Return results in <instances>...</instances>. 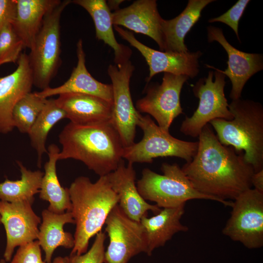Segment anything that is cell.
<instances>
[{"instance_id":"8992f818","label":"cell","mask_w":263,"mask_h":263,"mask_svg":"<svg viewBox=\"0 0 263 263\" xmlns=\"http://www.w3.org/2000/svg\"><path fill=\"white\" fill-rule=\"evenodd\" d=\"M72 0L61 1L48 12L30 49L28 56L34 85L43 90L56 74L61 64L60 18Z\"/></svg>"},{"instance_id":"f546056e","label":"cell","mask_w":263,"mask_h":263,"mask_svg":"<svg viewBox=\"0 0 263 263\" xmlns=\"http://www.w3.org/2000/svg\"><path fill=\"white\" fill-rule=\"evenodd\" d=\"M24 43L14 31L12 24L6 25L0 33V66L18 62Z\"/></svg>"},{"instance_id":"d6a6232c","label":"cell","mask_w":263,"mask_h":263,"mask_svg":"<svg viewBox=\"0 0 263 263\" xmlns=\"http://www.w3.org/2000/svg\"><path fill=\"white\" fill-rule=\"evenodd\" d=\"M10 263H46L42 259L38 241L19 246Z\"/></svg>"},{"instance_id":"f1b7e54d","label":"cell","mask_w":263,"mask_h":263,"mask_svg":"<svg viewBox=\"0 0 263 263\" xmlns=\"http://www.w3.org/2000/svg\"><path fill=\"white\" fill-rule=\"evenodd\" d=\"M30 92L24 96L14 107L12 118L14 128L19 132L28 133L41 112L46 99Z\"/></svg>"},{"instance_id":"1f68e13d","label":"cell","mask_w":263,"mask_h":263,"mask_svg":"<svg viewBox=\"0 0 263 263\" xmlns=\"http://www.w3.org/2000/svg\"><path fill=\"white\" fill-rule=\"evenodd\" d=\"M249 1V0H239L225 13L218 17L209 19L208 22H220L226 24L234 31L240 41L238 35L239 22Z\"/></svg>"},{"instance_id":"9c48e42d","label":"cell","mask_w":263,"mask_h":263,"mask_svg":"<svg viewBox=\"0 0 263 263\" xmlns=\"http://www.w3.org/2000/svg\"><path fill=\"white\" fill-rule=\"evenodd\" d=\"M232 202L230 216L222 233L248 249L263 246V193L248 189Z\"/></svg>"},{"instance_id":"8fae6325","label":"cell","mask_w":263,"mask_h":263,"mask_svg":"<svg viewBox=\"0 0 263 263\" xmlns=\"http://www.w3.org/2000/svg\"><path fill=\"white\" fill-rule=\"evenodd\" d=\"M134 70L130 60L120 66L111 64L108 68L113 87L111 122L124 147L134 143L140 113L133 105L130 89V79Z\"/></svg>"},{"instance_id":"30bf717a","label":"cell","mask_w":263,"mask_h":263,"mask_svg":"<svg viewBox=\"0 0 263 263\" xmlns=\"http://www.w3.org/2000/svg\"><path fill=\"white\" fill-rule=\"evenodd\" d=\"M105 224L109 244L105 252L104 263H128L134 256L146 253L142 225L129 218L118 204L109 213Z\"/></svg>"},{"instance_id":"277c9868","label":"cell","mask_w":263,"mask_h":263,"mask_svg":"<svg viewBox=\"0 0 263 263\" xmlns=\"http://www.w3.org/2000/svg\"><path fill=\"white\" fill-rule=\"evenodd\" d=\"M232 120L215 119L209 123L224 145L243 151L245 161L257 172L263 169V107L257 102L241 98L228 105Z\"/></svg>"},{"instance_id":"7a4b0ae2","label":"cell","mask_w":263,"mask_h":263,"mask_svg":"<svg viewBox=\"0 0 263 263\" xmlns=\"http://www.w3.org/2000/svg\"><path fill=\"white\" fill-rule=\"evenodd\" d=\"M62 146L58 160L73 159L100 176L115 170L123 159L124 146L111 121L66 125L58 135Z\"/></svg>"},{"instance_id":"44dd1931","label":"cell","mask_w":263,"mask_h":263,"mask_svg":"<svg viewBox=\"0 0 263 263\" xmlns=\"http://www.w3.org/2000/svg\"><path fill=\"white\" fill-rule=\"evenodd\" d=\"M185 205L164 208L153 216L148 217L146 215L141 219L140 222L144 231L147 255L151 256L155 249L164 246L176 233L188 230V227L181 222L185 213Z\"/></svg>"},{"instance_id":"5b68a950","label":"cell","mask_w":263,"mask_h":263,"mask_svg":"<svg viewBox=\"0 0 263 263\" xmlns=\"http://www.w3.org/2000/svg\"><path fill=\"white\" fill-rule=\"evenodd\" d=\"M161 169L163 174L148 168L142 171L136 186L146 201L155 202L160 208L177 207L193 199L209 200L222 204L219 199L197 190L177 164L163 163Z\"/></svg>"},{"instance_id":"2e32d148","label":"cell","mask_w":263,"mask_h":263,"mask_svg":"<svg viewBox=\"0 0 263 263\" xmlns=\"http://www.w3.org/2000/svg\"><path fill=\"white\" fill-rule=\"evenodd\" d=\"M17 63L14 71L0 77V133L12 131L13 109L24 96L31 92L34 85L28 55L22 53Z\"/></svg>"},{"instance_id":"484cf974","label":"cell","mask_w":263,"mask_h":263,"mask_svg":"<svg viewBox=\"0 0 263 263\" xmlns=\"http://www.w3.org/2000/svg\"><path fill=\"white\" fill-rule=\"evenodd\" d=\"M47 149L48 160L44 165V170L39 189V198L48 201V209L55 213L70 211L71 202L69 188L62 187L56 173V162L60 149L52 144Z\"/></svg>"},{"instance_id":"cb8c5ba5","label":"cell","mask_w":263,"mask_h":263,"mask_svg":"<svg viewBox=\"0 0 263 263\" xmlns=\"http://www.w3.org/2000/svg\"><path fill=\"white\" fill-rule=\"evenodd\" d=\"M72 2L84 8L92 17L96 38L113 49L115 65L120 66L129 61L132 52L129 47L119 43L113 31L112 13L104 0H74Z\"/></svg>"},{"instance_id":"ac0fdd59","label":"cell","mask_w":263,"mask_h":263,"mask_svg":"<svg viewBox=\"0 0 263 263\" xmlns=\"http://www.w3.org/2000/svg\"><path fill=\"white\" fill-rule=\"evenodd\" d=\"M113 25L123 26L136 33L148 36L163 50L161 31L163 19L155 0H137L130 6L112 13Z\"/></svg>"},{"instance_id":"e0dca14e","label":"cell","mask_w":263,"mask_h":263,"mask_svg":"<svg viewBox=\"0 0 263 263\" xmlns=\"http://www.w3.org/2000/svg\"><path fill=\"white\" fill-rule=\"evenodd\" d=\"M111 187L118 197V205L130 219L140 222L148 211L155 214L161 209L156 205L148 203L140 194L135 183L136 172L133 164L126 165L122 159L117 169L107 174Z\"/></svg>"},{"instance_id":"83f0119b","label":"cell","mask_w":263,"mask_h":263,"mask_svg":"<svg viewBox=\"0 0 263 263\" xmlns=\"http://www.w3.org/2000/svg\"><path fill=\"white\" fill-rule=\"evenodd\" d=\"M66 118L65 112L56 104L55 99H47L45 105L28 134L31 145L37 154V164L40 167L43 155L47 153L46 142L52 128L58 121Z\"/></svg>"},{"instance_id":"d4e9b609","label":"cell","mask_w":263,"mask_h":263,"mask_svg":"<svg viewBox=\"0 0 263 263\" xmlns=\"http://www.w3.org/2000/svg\"><path fill=\"white\" fill-rule=\"evenodd\" d=\"M42 222L39 227L38 241L45 253L46 263H51L55 250L59 246L73 248L74 237L63 229L65 224H75L71 211L57 214L44 209L42 212Z\"/></svg>"},{"instance_id":"ffe728a7","label":"cell","mask_w":263,"mask_h":263,"mask_svg":"<svg viewBox=\"0 0 263 263\" xmlns=\"http://www.w3.org/2000/svg\"><path fill=\"white\" fill-rule=\"evenodd\" d=\"M55 101L74 124L87 125L111 121L112 104L97 96L68 93Z\"/></svg>"},{"instance_id":"f35d334b","label":"cell","mask_w":263,"mask_h":263,"mask_svg":"<svg viewBox=\"0 0 263 263\" xmlns=\"http://www.w3.org/2000/svg\"><path fill=\"white\" fill-rule=\"evenodd\" d=\"M1 223V217H0V224Z\"/></svg>"},{"instance_id":"4fadbf2b","label":"cell","mask_w":263,"mask_h":263,"mask_svg":"<svg viewBox=\"0 0 263 263\" xmlns=\"http://www.w3.org/2000/svg\"><path fill=\"white\" fill-rule=\"evenodd\" d=\"M114 28L122 38L136 48L145 58L150 71L147 82L154 75L162 72L186 75L192 78L198 74L201 52L174 53L157 51L142 43L132 32L119 26L114 25Z\"/></svg>"},{"instance_id":"3957f363","label":"cell","mask_w":263,"mask_h":263,"mask_svg":"<svg viewBox=\"0 0 263 263\" xmlns=\"http://www.w3.org/2000/svg\"><path fill=\"white\" fill-rule=\"evenodd\" d=\"M68 188L70 211L76 225L75 244L70 255H79L87 251L90 239L101 231L119 199L106 175L99 177L95 182L87 177H78Z\"/></svg>"},{"instance_id":"7402d4cb","label":"cell","mask_w":263,"mask_h":263,"mask_svg":"<svg viewBox=\"0 0 263 263\" xmlns=\"http://www.w3.org/2000/svg\"><path fill=\"white\" fill-rule=\"evenodd\" d=\"M213 0H189L185 9L176 17L163 19L161 31L163 36V51L186 53L188 49L184 39L192 26L199 19L201 12Z\"/></svg>"},{"instance_id":"8d00e7d4","label":"cell","mask_w":263,"mask_h":263,"mask_svg":"<svg viewBox=\"0 0 263 263\" xmlns=\"http://www.w3.org/2000/svg\"><path fill=\"white\" fill-rule=\"evenodd\" d=\"M68 257H57L54 259L52 263H68Z\"/></svg>"},{"instance_id":"7c38bea8","label":"cell","mask_w":263,"mask_h":263,"mask_svg":"<svg viewBox=\"0 0 263 263\" xmlns=\"http://www.w3.org/2000/svg\"><path fill=\"white\" fill-rule=\"evenodd\" d=\"M188 78L186 75L165 73L162 83L149 87L146 95L137 101V111L151 115L163 131L169 132L173 120L183 113L180 94Z\"/></svg>"},{"instance_id":"4dcf8cb0","label":"cell","mask_w":263,"mask_h":263,"mask_svg":"<svg viewBox=\"0 0 263 263\" xmlns=\"http://www.w3.org/2000/svg\"><path fill=\"white\" fill-rule=\"evenodd\" d=\"M106 239V233L99 231L96 234L90 249L81 255H70L68 257V263H104Z\"/></svg>"},{"instance_id":"74e56055","label":"cell","mask_w":263,"mask_h":263,"mask_svg":"<svg viewBox=\"0 0 263 263\" xmlns=\"http://www.w3.org/2000/svg\"><path fill=\"white\" fill-rule=\"evenodd\" d=\"M0 263H6V262L4 260V259H2L0 260Z\"/></svg>"},{"instance_id":"ba28073f","label":"cell","mask_w":263,"mask_h":263,"mask_svg":"<svg viewBox=\"0 0 263 263\" xmlns=\"http://www.w3.org/2000/svg\"><path fill=\"white\" fill-rule=\"evenodd\" d=\"M206 66L216 71H209L207 77L199 79L193 87L199 102L192 116H186L181 124L180 131L186 136L198 137L203 128L213 119L230 120L233 118L224 93L225 75L217 68Z\"/></svg>"},{"instance_id":"6da1fadb","label":"cell","mask_w":263,"mask_h":263,"mask_svg":"<svg viewBox=\"0 0 263 263\" xmlns=\"http://www.w3.org/2000/svg\"><path fill=\"white\" fill-rule=\"evenodd\" d=\"M198 149L191 161L181 169L199 192L219 199L225 207L243 192L251 188L255 172L243 151L221 144L209 124L202 130Z\"/></svg>"},{"instance_id":"d6986e66","label":"cell","mask_w":263,"mask_h":263,"mask_svg":"<svg viewBox=\"0 0 263 263\" xmlns=\"http://www.w3.org/2000/svg\"><path fill=\"white\" fill-rule=\"evenodd\" d=\"M77 62L70 76L59 86L49 87L39 92H36L43 98L68 93L86 94L101 98L111 103H113V87L111 84L101 83L89 73L85 64V53L81 39L76 44Z\"/></svg>"},{"instance_id":"603a6c76","label":"cell","mask_w":263,"mask_h":263,"mask_svg":"<svg viewBox=\"0 0 263 263\" xmlns=\"http://www.w3.org/2000/svg\"><path fill=\"white\" fill-rule=\"evenodd\" d=\"M13 29L29 49L42 25L47 14L60 2V0H16Z\"/></svg>"},{"instance_id":"5bb4252c","label":"cell","mask_w":263,"mask_h":263,"mask_svg":"<svg viewBox=\"0 0 263 263\" xmlns=\"http://www.w3.org/2000/svg\"><path fill=\"white\" fill-rule=\"evenodd\" d=\"M28 202L10 203L0 201L1 223L5 228L6 245L4 259L11 260L15 248L38 239L40 218Z\"/></svg>"},{"instance_id":"e575fe53","label":"cell","mask_w":263,"mask_h":263,"mask_svg":"<svg viewBox=\"0 0 263 263\" xmlns=\"http://www.w3.org/2000/svg\"><path fill=\"white\" fill-rule=\"evenodd\" d=\"M251 182L254 189L263 193V169L253 173Z\"/></svg>"},{"instance_id":"4316f807","label":"cell","mask_w":263,"mask_h":263,"mask_svg":"<svg viewBox=\"0 0 263 263\" xmlns=\"http://www.w3.org/2000/svg\"><path fill=\"white\" fill-rule=\"evenodd\" d=\"M21 173L19 180L8 178L0 183V199L10 203L28 202L33 204L34 196L39 192L44 173L40 170L28 169L22 162H17Z\"/></svg>"},{"instance_id":"52a82bcc","label":"cell","mask_w":263,"mask_h":263,"mask_svg":"<svg viewBox=\"0 0 263 263\" xmlns=\"http://www.w3.org/2000/svg\"><path fill=\"white\" fill-rule=\"evenodd\" d=\"M137 126L143 131L142 139L138 143L124 147L122 158L128 162L151 163L159 157H176L187 162L196 153L198 142L186 141L172 136L163 131L149 115L139 113Z\"/></svg>"},{"instance_id":"836d02e7","label":"cell","mask_w":263,"mask_h":263,"mask_svg":"<svg viewBox=\"0 0 263 263\" xmlns=\"http://www.w3.org/2000/svg\"><path fill=\"white\" fill-rule=\"evenodd\" d=\"M16 10V0H0V33L6 25L12 23Z\"/></svg>"},{"instance_id":"d590c367","label":"cell","mask_w":263,"mask_h":263,"mask_svg":"<svg viewBox=\"0 0 263 263\" xmlns=\"http://www.w3.org/2000/svg\"><path fill=\"white\" fill-rule=\"evenodd\" d=\"M123 1V0H109L107 3L110 10L113 9L116 11L119 9V5Z\"/></svg>"},{"instance_id":"9a60e30c","label":"cell","mask_w":263,"mask_h":263,"mask_svg":"<svg viewBox=\"0 0 263 263\" xmlns=\"http://www.w3.org/2000/svg\"><path fill=\"white\" fill-rule=\"evenodd\" d=\"M207 39L209 42H219L228 55L227 68L218 71L227 76L232 83L229 97L233 100L241 98L242 93L247 80L255 74L263 69L262 54L247 53L232 46L225 39L223 30L209 26L207 27Z\"/></svg>"}]
</instances>
